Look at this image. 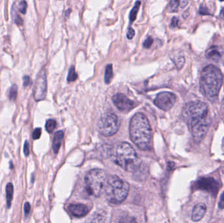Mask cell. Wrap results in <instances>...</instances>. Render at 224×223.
I'll use <instances>...</instances> for the list:
<instances>
[{"label":"cell","instance_id":"cell-36","mask_svg":"<svg viewBox=\"0 0 224 223\" xmlns=\"http://www.w3.org/2000/svg\"><path fill=\"white\" fill-rule=\"evenodd\" d=\"M188 1H181V2H180V5L182 8H184L185 7H186V5H188Z\"/></svg>","mask_w":224,"mask_h":223},{"label":"cell","instance_id":"cell-35","mask_svg":"<svg viewBox=\"0 0 224 223\" xmlns=\"http://www.w3.org/2000/svg\"><path fill=\"white\" fill-rule=\"evenodd\" d=\"M178 19L176 17H173L171 21V26L172 27H175L178 26Z\"/></svg>","mask_w":224,"mask_h":223},{"label":"cell","instance_id":"cell-21","mask_svg":"<svg viewBox=\"0 0 224 223\" xmlns=\"http://www.w3.org/2000/svg\"><path fill=\"white\" fill-rule=\"evenodd\" d=\"M56 126H57V122L55 120L53 119H49L47 121L45 124L46 130L49 133H52L53 130L55 129Z\"/></svg>","mask_w":224,"mask_h":223},{"label":"cell","instance_id":"cell-18","mask_svg":"<svg viewBox=\"0 0 224 223\" xmlns=\"http://www.w3.org/2000/svg\"><path fill=\"white\" fill-rule=\"evenodd\" d=\"M113 78V66L112 64H108L105 70L104 81L106 84H110Z\"/></svg>","mask_w":224,"mask_h":223},{"label":"cell","instance_id":"cell-12","mask_svg":"<svg viewBox=\"0 0 224 223\" xmlns=\"http://www.w3.org/2000/svg\"><path fill=\"white\" fill-rule=\"evenodd\" d=\"M112 102L116 107L123 113H128L136 106L134 102L121 93L115 94L112 97Z\"/></svg>","mask_w":224,"mask_h":223},{"label":"cell","instance_id":"cell-32","mask_svg":"<svg viewBox=\"0 0 224 223\" xmlns=\"http://www.w3.org/2000/svg\"><path fill=\"white\" fill-rule=\"evenodd\" d=\"M30 209H31V206H30V203L26 202L24 204V213H25L26 215H28L30 213Z\"/></svg>","mask_w":224,"mask_h":223},{"label":"cell","instance_id":"cell-27","mask_svg":"<svg viewBox=\"0 0 224 223\" xmlns=\"http://www.w3.org/2000/svg\"><path fill=\"white\" fill-rule=\"evenodd\" d=\"M18 8L19 11L22 14H25L26 13L27 3L25 1H22L21 2H20Z\"/></svg>","mask_w":224,"mask_h":223},{"label":"cell","instance_id":"cell-5","mask_svg":"<svg viewBox=\"0 0 224 223\" xmlns=\"http://www.w3.org/2000/svg\"><path fill=\"white\" fill-rule=\"evenodd\" d=\"M85 183L87 192L91 196H100L106 183V175L104 171L101 169H93L87 173Z\"/></svg>","mask_w":224,"mask_h":223},{"label":"cell","instance_id":"cell-23","mask_svg":"<svg viewBox=\"0 0 224 223\" xmlns=\"http://www.w3.org/2000/svg\"><path fill=\"white\" fill-rule=\"evenodd\" d=\"M119 223H136V221L133 217L126 215L122 216L120 218Z\"/></svg>","mask_w":224,"mask_h":223},{"label":"cell","instance_id":"cell-30","mask_svg":"<svg viewBox=\"0 0 224 223\" xmlns=\"http://www.w3.org/2000/svg\"><path fill=\"white\" fill-rule=\"evenodd\" d=\"M218 207L220 209H224V191L222 193L219 203H218Z\"/></svg>","mask_w":224,"mask_h":223},{"label":"cell","instance_id":"cell-25","mask_svg":"<svg viewBox=\"0 0 224 223\" xmlns=\"http://www.w3.org/2000/svg\"><path fill=\"white\" fill-rule=\"evenodd\" d=\"M180 5V2L176 1V0H172V1H171V2L169 3V11L170 12H177V11L178 9V7Z\"/></svg>","mask_w":224,"mask_h":223},{"label":"cell","instance_id":"cell-10","mask_svg":"<svg viewBox=\"0 0 224 223\" xmlns=\"http://www.w3.org/2000/svg\"><path fill=\"white\" fill-rule=\"evenodd\" d=\"M176 101L175 94L170 92H163L157 94L154 103L158 108L167 111L173 107Z\"/></svg>","mask_w":224,"mask_h":223},{"label":"cell","instance_id":"cell-37","mask_svg":"<svg viewBox=\"0 0 224 223\" xmlns=\"http://www.w3.org/2000/svg\"><path fill=\"white\" fill-rule=\"evenodd\" d=\"M220 18H222V19H224V8H223V9L221 10V12H220Z\"/></svg>","mask_w":224,"mask_h":223},{"label":"cell","instance_id":"cell-19","mask_svg":"<svg viewBox=\"0 0 224 223\" xmlns=\"http://www.w3.org/2000/svg\"><path fill=\"white\" fill-rule=\"evenodd\" d=\"M140 3H141L140 2H136L134 7L132 9V10H131L130 13V16H129L130 22H133L136 20V16H137V13L138 12V9L140 7Z\"/></svg>","mask_w":224,"mask_h":223},{"label":"cell","instance_id":"cell-7","mask_svg":"<svg viewBox=\"0 0 224 223\" xmlns=\"http://www.w3.org/2000/svg\"><path fill=\"white\" fill-rule=\"evenodd\" d=\"M98 130L100 134L106 137L112 136L119 130V120L117 116L112 113L103 115L97 124Z\"/></svg>","mask_w":224,"mask_h":223},{"label":"cell","instance_id":"cell-31","mask_svg":"<svg viewBox=\"0 0 224 223\" xmlns=\"http://www.w3.org/2000/svg\"><path fill=\"white\" fill-rule=\"evenodd\" d=\"M134 35H135L134 30L133 28H131V27H129L128 32H127V38L129 39V40H131V39L133 38Z\"/></svg>","mask_w":224,"mask_h":223},{"label":"cell","instance_id":"cell-34","mask_svg":"<svg viewBox=\"0 0 224 223\" xmlns=\"http://www.w3.org/2000/svg\"><path fill=\"white\" fill-rule=\"evenodd\" d=\"M31 82V80H30V78L29 76H25L24 77V79H23V85H24V86H28Z\"/></svg>","mask_w":224,"mask_h":223},{"label":"cell","instance_id":"cell-1","mask_svg":"<svg viewBox=\"0 0 224 223\" xmlns=\"http://www.w3.org/2000/svg\"><path fill=\"white\" fill-rule=\"evenodd\" d=\"M130 137L141 150H148L151 146L152 130L147 116L142 113L134 115L130 122Z\"/></svg>","mask_w":224,"mask_h":223},{"label":"cell","instance_id":"cell-26","mask_svg":"<svg viewBox=\"0 0 224 223\" xmlns=\"http://www.w3.org/2000/svg\"><path fill=\"white\" fill-rule=\"evenodd\" d=\"M184 63H185V59L184 57H178L176 60H174V64H176V67L178 69H181L184 66Z\"/></svg>","mask_w":224,"mask_h":223},{"label":"cell","instance_id":"cell-29","mask_svg":"<svg viewBox=\"0 0 224 223\" xmlns=\"http://www.w3.org/2000/svg\"><path fill=\"white\" fill-rule=\"evenodd\" d=\"M153 42H154V40H153V38L151 37H148L145 40L143 45L146 48H150V47L151 46V44H153Z\"/></svg>","mask_w":224,"mask_h":223},{"label":"cell","instance_id":"cell-24","mask_svg":"<svg viewBox=\"0 0 224 223\" xmlns=\"http://www.w3.org/2000/svg\"><path fill=\"white\" fill-rule=\"evenodd\" d=\"M12 18L14 20V22L17 25H22L23 24V20L20 18V16L18 15L17 12H16V10L15 8V10H14V9H12Z\"/></svg>","mask_w":224,"mask_h":223},{"label":"cell","instance_id":"cell-16","mask_svg":"<svg viewBox=\"0 0 224 223\" xmlns=\"http://www.w3.org/2000/svg\"><path fill=\"white\" fill-rule=\"evenodd\" d=\"M64 138V132L62 130L57 132L54 133L53 141V149L54 153L57 154L61 146V144Z\"/></svg>","mask_w":224,"mask_h":223},{"label":"cell","instance_id":"cell-3","mask_svg":"<svg viewBox=\"0 0 224 223\" xmlns=\"http://www.w3.org/2000/svg\"><path fill=\"white\" fill-rule=\"evenodd\" d=\"M129 189L128 183L116 175L110 176L104 187L106 198L112 204H119L127 198Z\"/></svg>","mask_w":224,"mask_h":223},{"label":"cell","instance_id":"cell-17","mask_svg":"<svg viewBox=\"0 0 224 223\" xmlns=\"http://www.w3.org/2000/svg\"><path fill=\"white\" fill-rule=\"evenodd\" d=\"M5 190H6L7 205V208H9L11 207V202H12L13 197L14 188H13V184L11 183H7Z\"/></svg>","mask_w":224,"mask_h":223},{"label":"cell","instance_id":"cell-6","mask_svg":"<svg viewBox=\"0 0 224 223\" xmlns=\"http://www.w3.org/2000/svg\"><path fill=\"white\" fill-rule=\"evenodd\" d=\"M209 108L207 105L201 101L191 102L185 105L182 111V115L188 123L191 120L203 118L208 116Z\"/></svg>","mask_w":224,"mask_h":223},{"label":"cell","instance_id":"cell-33","mask_svg":"<svg viewBox=\"0 0 224 223\" xmlns=\"http://www.w3.org/2000/svg\"><path fill=\"white\" fill-rule=\"evenodd\" d=\"M24 153L26 156H28L30 153V149H29V143L28 141H26L24 145Z\"/></svg>","mask_w":224,"mask_h":223},{"label":"cell","instance_id":"cell-4","mask_svg":"<svg viewBox=\"0 0 224 223\" xmlns=\"http://www.w3.org/2000/svg\"><path fill=\"white\" fill-rule=\"evenodd\" d=\"M116 162L127 171L133 172L140 166V160L136 150L130 144L122 142L117 147Z\"/></svg>","mask_w":224,"mask_h":223},{"label":"cell","instance_id":"cell-11","mask_svg":"<svg viewBox=\"0 0 224 223\" xmlns=\"http://www.w3.org/2000/svg\"><path fill=\"white\" fill-rule=\"evenodd\" d=\"M47 94V77L45 70L38 74L34 88V97L36 101L44 99Z\"/></svg>","mask_w":224,"mask_h":223},{"label":"cell","instance_id":"cell-9","mask_svg":"<svg viewBox=\"0 0 224 223\" xmlns=\"http://www.w3.org/2000/svg\"><path fill=\"white\" fill-rule=\"evenodd\" d=\"M197 189L209 192L216 196L220 188V183L212 177H202L197 181L195 185Z\"/></svg>","mask_w":224,"mask_h":223},{"label":"cell","instance_id":"cell-2","mask_svg":"<svg viewBox=\"0 0 224 223\" xmlns=\"http://www.w3.org/2000/svg\"><path fill=\"white\" fill-rule=\"evenodd\" d=\"M223 75L217 67L209 65L204 68L200 79L201 91L210 100H214L218 96L222 85Z\"/></svg>","mask_w":224,"mask_h":223},{"label":"cell","instance_id":"cell-22","mask_svg":"<svg viewBox=\"0 0 224 223\" xmlns=\"http://www.w3.org/2000/svg\"><path fill=\"white\" fill-rule=\"evenodd\" d=\"M17 91H18V87L16 85H13L10 88L9 94V98L10 100H14L16 99V96H17Z\"/></svg>","mask_w":224,"mask_h":223},{"label":"cell","instance_id":"cell-20","mask_svg":"<svg viewBox=\"0 0 224 223\" xmlns=\"http://www.w3.org/2000/svg\"><path fill=\"white\" fill-rule=\"evenodd\" d=\"M77 79H78V74H76L74 67L72 66L69 69L67 80L68 82H73L75 81Z\"/></svg>","mask_w":224,"mask_h":223},{"label":"cell","instance_id":"cell-8","mask_svg":"<svg viewBox=\"0 0 224 223\" xmlns=\"http://www.w3.org/2000/svg\"><path fill=\"white\" fill-rule=\"evenodd\" d=\"M192 131L194 140L197 143H200L206 136L209 131L210 120L207 116L203 118H199L191 120L188 122Z\"/></svg>","mask_w":224,"mask_h":223},{"label":"cell","instance_id":"cell-28","mask_svg":"<svg viewBox=\"0 0 224 223\" xmlns=\"http://www.w3.org/2000/svg\"><path fill=\"white\" fill-rule=\"evenodd\" d=\"M41 135V129L40 128H37L33 132L32 137L34 139H38Z\"/></svg>","mask_w":224,"mask_h":223},{"label":"cell","instance_id":"cell-13","mask_svg":"<svg viewBox=\"0 0 224 223\" xmlns=\"http://www.w3.org/2000/svg\"><path fill=\"white\" fill-rule=\"evenodd\" d=\"M68 209L73 216L77 217H84L89 211L88 206L83 204H71L68 205Z\"/></svg>","mask_w":224,"mask_h":223},{"label":"cell","instance_id":"cell-15","mask_svg":"<svg viewBox=\"0 0 224 223\" xmlns=\"http://www.w3.org/2000/svg\"><path fill=\"white\" fill-rule=\"evenodd\" d=\"M222 56V51L220 47H211L206 51V57L212 62H217L219 61Z\"/></svg>","mask_w":224,"mask_h":223},{"label":"cell","instance_id":"cell-14","mask_svg":"<svg viewBox=\"0 0 224 223\" xmlns=\"http://www.w3.org/2000/svg\"><path fill=\"white\" fill-rule=\"evenodd\" d=\"M206 212V206L203 203H199L195 205L192 211V219L195 222L200 221L203 218Z\"/></svg>","mask_w":224,"mask_h":223}]
</instances>
